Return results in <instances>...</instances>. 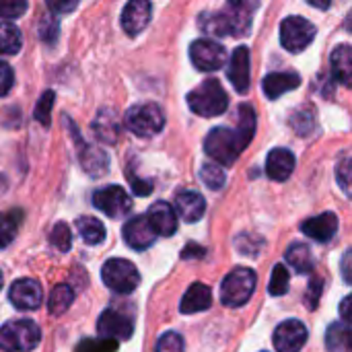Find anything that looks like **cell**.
<instances>
[{
  "mask_svg": "<svg viewBox=\"0 0 352 352\" xmlns=\"http://www.w3.org/2000/svg\"><path fill=\"white\" fill-rule=\"evenodd\" d=\"M175 208H177V214L186 223H196L204 217L206 202H204L202 194H198L194 190H184L175 196Z\"/></svg>",
  "mask_w": 352,
  "mask_h": 352,
  "instance_id": "obj_20",
  "label": "cell"
},
{
  "mask_svg": "<svg viewBox=\"0 0 352 352\" xmlns=\"http://www.w3.org/2000/svg\"><path fill=\"white\" fill-rule=\"evenodd\" d=\"M332 64V74L338 82H342L344 87H352V45L342 43L332 52L330 58Z\"/></svg>",
  "mask_w": 352,
  "mask_h": 352,
  "instance_id": "obj_25",
  "label": "cell"
},
{
  "mask_svg": "<svg viewBox=\"0 0 352 352\" xmlns=\"http://www.w3.org/2000/svg\"><path fill=\"white\" fill-rule=\"evenodd\" d=\"M50 243L58 250V252H68L70 245H72V233H70V227L66 223H56L52 235H50Z\"/></svg>",
  "mask_w": 352,
  "mask_h": 352,
  "instance_id": "obj_35",
  "label": "cell"
},
{
  "mask_svg": "<svg viewBox=\"0 0 352 352\" xmlns=\"http://www.w3.org/2000/svg\"><path fill=\"white\" fill-rule=\"evenodd\" d=\"M41 39L43 41H54L56 37H58V21L56 19H52V16H45L43 21H41Z\"/></svg>",
  "mask_w": 352,
  "mask_h": 352,
  "instance_id": "obj_42",
  "label": "cell"
},
{
  "mask_svg": "<svg viewBox=\"0 0 352 352\" xmlns=\"http://www.w3.org/2000/svg\"><path fill=\"white\" fill-rule=\"evenodd\" d=\"M153 6L146 0H132L122 10V29L128 35H138L151 21Z\"/></svg>",
  "mask_w": 352,
  "mask_h": 352,
  "instance_id": "obj_15",
  "label": "cell"
},
{
  "mask_svg": "<svg viewBox=\"0 0 352 352\" xmlns=\"http://www.w3.org/2000/svg\"><path fill=\"white\" fill-rule=\"evenodd\" d=\"M93 204L97 210L111 219H120L130 212L132 208V198L122 186H105L93 194Z\"/></svg>",
  "mask_w": 352,
  "mask_h": 352,
  "instance_id": "obj_10",
  "label": "cell"
},
{
  "mask_svg": "<svg viewBox=\"0 0 352 352\" xmlns=\"http://www.w3.org/2000/svg\"><path fill=\"white\" fill-rule=\"evenodd\" d=\"M72 303H74V291L68 285H56L50 293L47 309L54 318H58V316L66 314Z\"/></svg>",
  "mask_w": 352,
  "mask_h": 352,
  "instance_id": "obj_28",
  "label": "cell"
},
{
  "mask_svg": "<svg viewBox=\"0 0 352 352\" xmlns=\"http://www.w3.org/2000/svg\"><path fill=\"white\" fill-rule=\"evenodd\" d=\"M8 299L10 303L21 309V311H33L41 305L43 301V289L37 280L31 278H19L12 283L10 291H8Z\"/></svg>",
  "mask_w": 352,
  "mask_h": 352,
  "instance_id": "obj_12",
  "label": "cell"
},
{
  "mask_svg": "<svg viewBox=\"0 0 352 352\" xmlns=\"http://www.w3.org/2000/svg\"><path fill=\"white\" fill-rule=\"evenodd\" d=\"M118 351V342L113 340H105V338H85L82 342H78V346L74 352H116Z\"/></svg>",
  "mask_w": 352,
  "mask_h": 352,
  "instance_id": "obj_36",
  "label": "cell"
},
{
  "mask_svg": "<svg viewBox=\"0 0 352 352\" xmlns=\"http://www.w3.org/2000/svg\"><path fill=\"white\" fill-rule=\"evenodd\" d=\"M295 171V155L289 148H274L266 159V173L274 182H287Z\"/></svg>",
  "mask_w": 352,
  "mask_h": 352,
  "instance_id": "obj_19",
  "label": "cell"
},
{
  "mask_svg": "<svg viewBox=\"0 0 352 352\" xmlns=\"http://www.w3.org/2000/svg\"><path fill=\"white\" fill-rule=\"evenodd\" d=\"M287 262L295 268L299 274H307L314 270V254L305 243H293L287 250Z\"/></svg>",
  "mask_w": 352,
  "mask_h": 352,
  "instance_id": "obj_29",
  "label": "cell"
},
{
  "mask_svg": "<svg viewBox=\"0 0 352 352\" xmlns=\"http://www.w3.org/2000/svg\"><path fill=\"white\" fill-rule=\"evenodd\" d=\"M326 346L330 352H352V326L332 324L326 332Z\"/></svg>",
  "mask_w": 352,
  "mask_h": 352,
  "instance_id": "obj_26",
  "label": "cell"
},
{
  "mask_svg": "<svg viewBox=\"0 0 352 352\" xmlns=\"http://www.w3.org/2000/svg\"><path fill=\"white\" fill-rule=\"evenodd\" d=\"M227 76L233 82V87L237 89V93H248L250 89V50L245 45H239L233 56L231 62L227 66Z\"/></svg>",
  "mask_w": 352,
  "mask_h": 352,
  "instance_id": "obj_16",
  "label": "cell"
},
{
  "mask_svg": "<svg viewBox=\"0 0 352 352\" xmlns=\"http://www.w3.org/2000/svg\"><path fill=\"white\" fill-rule=\"evenodd\" d=\"M272 340L278 352H299L307 342V328L299 320H287L278 324Z\"/></svg>",
  "mask_w": 352,
  "mask_h": 352,
  "instance_id": "obj_11",
  "label": "cell"
},
{
  "mask_svg": "<svg viewBox=\"0 0 352 352\" xmlns=\"http://www.w3.org/2000/svg\"><path fill=\"white\" fill-rule=\"evenodd\" d=\"M128 130L140 138H146V136H155L157 132L163 130L165 126V116H163V109L157 105V103H138V105H132L128 111H126V118H124Z\"/></svg>",
  "mask_w": 352,
  "mask_h": 352,
  "instance_id": "obj_6",
  "label": "cell"
},
{
  "mask_svg": "<svg viewBox=\"0 0 352 352\" xmlns=\"http://www.w3.org/2000/svg\"><path fill=\"white\" fill-rule=\"evenodd\" d=\"M336 179H338V186L340 190L352 198V155L349 157H342L336 165Z\"/></svg>",
  "mask_w": 352,
  "mask_h": 352,
  "instance_id": "obj_34",
  "label": "cell"
},
{
  "mask_svg": "<svg viewBox=\"0 0 352 352\" xmlns=\"http://www.w3.org/2000/svg\"><path fill=\"white\" fill-rule=\"evenodd\" d=\"M23 45L21 31L10 23H0V56H14Z\"/></svg>",
  "mask_w": 352,
  "mask_h": 352,
  "instance_id": "obj_30",
  "label": "cell"
},
{
  "mask_svg": "<svg viewBox=\"0 0 352 352\" xmlns=\"http://www.w3.org/2000/svg\"><path fill=\"white\" fill-rule=\"evenodd\" d=\"M78 4L76 2H50V8L52 10H56V12H70V10H74Z\"/></svg>",
  "mask_w": 352,
  "mask_h": 352,
  "instance_id": "obj_47",
  "label": "cell"
},
{
  "mask_svg": "<svg viewBox=\"0 0 352 352\" xmlns=\"http://www.w3.org/2000/svg\"><path fill=\"white\" fill-rule=\"evenodd\" d=\"M190 60L198 70L212 72V70H219L225 66L227 50L212 39H196L190 45Z\"/></svg>",
  "mask_w": 352,
  "mask_h": 352,
  "instance_id": "obj_9",
  "label": "cell"
},
{
  "mask_svg": "<svg viewBox=\"0 0 352 352\" xmlns=\"http://www.w3.org/2000/svg\"><path fill=\"white\" fill-rule=\"evenodd\" d=\"M120 130H122V124H120V118L116 113V109H101L97 113V118L93 120V132L95 136L101 140V142H107V144H113L118 142L120 138Z\"/></svg>",
  "mask_w": 352,
  "mask_h": 352,
  "instance_id": "obj_21",
  "label": "cell"
},
{
  "mask_svg": "<svg viewBox=\"0 0 352 352\" xmlns=\"http://www.w3.org/2000/svg\"><path fill=\"white\" fill-rule=\"evenodd\" d=\"M157 352H184V338L177 332H167L159 338Z\"/></svg>",
  "mask_w": 352,
  "mask_h": 352,
  "instance_id": "obj_39",
  "label": "cell"
},
{
  "mask_svg": "<svg viewBox=\"0 0 352 352\" xmlns=\"http://www.w3.org/2000/svg\"><path fill=\"white\" fill-rule=\"evenodd\" d=\"M80 167L85 169L87 175L91 177H101L107 173L109 169V157L103 148H97V146H85L80 148Z\"/></svg>",
  "mask_w": 352,
  "mask_h": 352,
  "instance_id": "obj_24",
  "label": "cell"
},
{
  "mask_svg": "<svg viewBox=\"0 0 352 352\" xmlns=\"http://www.w3.org/2000/svg\"><path fill=\"white\" fill-rule=\"evenodd\" d=\"M210 305H212V291H210V287H206L202 283H194L186 291V295H184V299L179 303V311L190 316V314H200V311L208 309Z\"/></svg>",
  "mask_w": 352,
  "mask_h": 352,
  "instance_id": "obj_22",
  "label": "cell"
},
{
  "mask_svg": "<svg viewBox=\"0 0 352 352\" xmlns=\"http://www.w3.org/2000/svg\"><path fill=\"white\" fill-rule=\"evenodd\" d=\"M299 85H301V76L297 72H272L264 78L262 89H264V95L274 101L280 95L297 89Z\"/></svg>",
  "mask_w": 352,
  "mask_h": 352,
  "instance_id": "obj_23",
  "label": "cell"
},
{
  "mask_svg": "<svg viewBox=\"0 0 352 352\" xmlns=\"http://www.w3.org/2000/svg\"><path fill=\"white\" fill-rule=\"evenodd\" d=\"M188 105L194 113L202 118H217L227 111L229 97L217 78H208L188 93Z\"/></svg>",
  "mask_w": 352,
  "mask_h": 352,
  "instance_id": "obj_2",
  "label": "cell"
},
{
  "mask_svg": "<svg viewBox=\"0 0 352 352\" xmlns=\"http://www.w3.org/2000/svg\"><path fill=\"white\" fill-rule=\"evenodd\" d=\"M316 39V25L303 16H287L280 23V43L289 52H303Z\"/></svg>",
  "mask_w": 352,
  "mask_h": 352,
  "instance_id": "obj_8",
  "label": "cell"
},
{
  "mask_svg": "<svg viewBox=\"0 0 352 352\" xmlns=\"http://www.w3.org/2000/svg\"><path fill=\"white\" fill-rule=\"evenodd\" d=\"M256 291V272L252 268L239 266L231 270L221 285V301L227 307L245 305Z\"/></svg>",
  "mask_w": 352,
  "mask_h": 352,
  "instance_id": "obj_4",
  "label": "cell"
},
{
  "mask_svg": "<svg viewBox=\"0 0 352 352\" xmlns=\"http://www.w3.org/2000/svg\"><path fill=\"white\" fill-rule=\"evenodd\" d=\"M101 278L107 289H111L113 293H120V295H130L140 285V274H138L136 266L122 258L107 260L101 268Z\"/></svg>",
  "mask_w": 352,
  "mask_h": 352,
  "instance_id": "obj_7",
  "label": "cell"
},
{
  "mask_svg": "<svg viewBox=\"0 0 352 352\" xmlns=\"http://www.w3.org/2000/svg\"><path fill=\"white\" fill-rule=\"evenodd\" d=\"M289 291V272H287V266L285 264H276L274 270H272V278H270V285H268V293L272 297H280Z\"/></svg>",
  "mask_w": 352,
  "mask_h": 352,
  "instance_id": "obj_32",
  "label": "cell"
},
{
  "mask_svg": "<svg viewBox=\"0 0 352 352\" xmlns=\"http://www.w3.org/2000/svg\"><path fill=\"white\" fill-rule=\"evenodd\" d=\"M52 105H54V91H47L41 95V99L37 101L35 105V120L41 124V126H50V111H52Z\"/></svg>",
  "mask_w": 352,
  "mask_h": 352,
  "instance_id": "obj_37",
  "label": "cell"
},
{
  "mask_svg": "<svg viewBox=\"0 0 352 352\" xmlns=\"http://www.w3.org/2000/svg\"><path fill=\"white\" fill-rule=\"evenodd\" d=\"M97 330H99V336L105 338V340H113V342H120V340H128L134 332V324L128 316L120 314V311H113V309H105L97 322Z\"/></svg>",
  "mask_w": 352,
  "mask_h": 352,
  "instance_id": "obj_13",
  "label": "cell"
},
{
  "mask_svg": "<svg viewBox=\"0 0 352 352\" xmlns=\"http://www.w3.org/2000/svg\"><path fill=\"white\" fill-rule=\"evenodd\" d=\"M76 229H78V235L82 237V241L87 245H99L105 239V227L95 217H78Z\"/></svg>",
  "mask_w": 352,
  "mask_h": 352,
  "instance_id": "obj_27",
  "label": "cell"
},
{
  "mask_svg": "<svg viewBox=\"0 0 352 352\" xmlns=\"http://www.w3.org/2000/svg\"><path fill=\"white\" fill-rule=\"evenodd\" d=\"M12 85H14V72L6 62L0 60V97L8 95Z\"/></svg>",
  "mask_w": 352,
  "mask_h": 352,
  "instance_id": "obj_41",
  "label": "cell"
},
{
  "mask_svg": "<svg viewBox=\"0 0 352 352\" xmlns=\"http://www.w3.org/2000/svg\"><path fill=\"white\" fill-rule=\"evenodd\" d=\"M27 2L23 0H0V19H19L27 10Z\"/></svg>",
  "mask_w": 352,
  "mask_h": 352,
  "instance_id": "obj_40",
  "label": "cell"
},
{
  "mask_svg": "<svg viewBox=\"0 0 352 352\" xmlns=\"http://www.w3.org/2000/svg\"><path fill=\"white\" fill-rule=\"evenodd\" d=\"M340 316L344 318V322L352 324V295L342 299V303H340Z\"/></svg>",
  "mask_w": 352,
  "mask_h": 352,
  "instance_id": "obj_46",
  "label": "cell"
},
{
  "mask_svg": "<svg viewBox=\"0 0 352 352\" xmlns=\"http://www.w3.org/2000/svg\"><path fill=\"white\" fill-rule=\"evenodd\" d=\"M256 2H229L223 10L202 12L198 25L217 37L225 35H245L252 27V14L256 10Z\"/></svg>",
  "mask_w": 352,
  "mask_h": 352,
  "instance_id": "obj_1",
  "label": "cell"
},
{
  "mask_svg": "<svg viewBox=\"0 0 352 352\" xmlns=\"http://www.w3.org/2000/svg\"><path fill=\"white\" fill-rule=\"evenodd\" d=\"M320 295H322V278H311V283H309V289H307V295H305V299H307V305H309L311 309L318 305V301H320Z\"/></svg>",
  "mask_w": 352,
  "mask_h": 352,
  "instance_id": "obj_44",
  "label": "cell"
},
{
  "mask_svg": "<svg viewBox=\"0 0 352 352\" xmlns=\"http://www.w3.org/2000/svg\"><path fill=\"white\" fill-rule=\"evenodd\" d=\"M146 219H148V223L157 235L171 237L177 231V210L167 202H155L148 208Z\"/></svg>",
  "mask_w": 352,
  "mask_h": 352,
  "instance_id": "obj_17",
  "label": "cell"
},
{
  "mask_svg": "<svg viewBox=\"0 0 352 352\" xmlns=\"http://www.w3.org/2000/svg\"><path fill=\"white\" fill-rule=\"evenodd\" d=\"M128 177H130V184H132L134 194L146 196V194L153 192V182H151V179H140V177H136L134 173H130V171H128Z\"/></svg>",
  "mask_w": 352,
  "mask_h": 352,
  "instance_id": "obj_43",
  "label": "cell"
},
{
  "mask_svg": "<svg viewBox=\"0 0 352 352\" xmlns=\"http://www.w3.org/2000/svg\"><path fill=\"white\" fill-rule=\"evenodd\" d=\"M301 231L320 243H328L338 231V217L334 212H324L320 217H311L301 223Z\"/></svg>",
  "mask_w": 352,
  "mask_h": 352,
  "instance_id": "obj_18",
  "label": "cell"
},
{
  "mask_svg": "<svg viewBox=\"0 0 352 352\" xmlns=\"http://www.w3.org/2000/svg\"><path fill=\"white\" fill-rule=\"evenodd\" d=\"M200 177L210 190H221L225 186V171L217 163H206L200 171Z\"/></svg>",
  "mask_w": 352,
  "mask_h": 352,
  "instance_id": "obj_33",
  "label": "cell"
},
{
  "mask_svg": "<svg viewBox=\"0 0 352 352\" xmlns=\"http://www.w3.org/2000/svg\"><path fill=\"white\" fill-rule=\"evenodd\" d=\"M157 233L151 227L146 217H134L124 225V241L132 248V250H146L155 243Z\"/></svg>",
  "mask_w": 352,
  "mask_h": 352,
  "instance_id": "obj_14",
  "label": "cell"
},
{
  "mask_svg": "<svg viewBox=\"0 0 352 352\" xmlns=\"http://www.w3.org/2000/svg\"><path fill=\"white\" fill-rule=\"evenodd\" d=\"M16 235V223L10 214H0V250L8 248Z\"/></svg>",
  "mask_w": 352,
  "mask_h": 352,
  "instance_id": "obj_38",
  "label": "cell"
},
{
  "mask_svg": "<svg viewBox=\"0 0 352 352\" xmlns=\"http://www.w3.org/2000/svg\"><path fill=\"white\" fill-rule=\"evenodd\" d=\"M0 289H2V272H0Z\"/></svg>",
  "mask_w": 352,
  "mask_h": 352,
  "instance_id": "obj_48",
  "label": "cell"
},
{
  "mask_svg": "<svg viewBox=\"0 0 352 352\" xmlns=\"http://www.w3.org/2000/svg\"><path fill=\"white\" fill-rule=\"evenodd\" d=\"M340 272H342V278L352 285V250H349L344 256H342V262H340Z\"/></svg>",
  "mask_w": 352,
  "mask_h": 352,
  "instance_id": "obj_45",
  "label": "cell"
},
{
  "mask_svg": "<svg viewBox=\"0 0 352 352\" xmlns=\"http://www.w3.org/2000/svg\"><path fill=\"white\" fill-rule=\"evenodd\" d=\"M256 132V111L250 105H241L239 107V128H237V138L241 142V148H245L250 144V140L254 138Z\"/></svg>",
  "mask_w": 352,
  "mask_h": 352,
  "instance_id": "obj_31",
  "label": "cell"
},
{
  "mask_svg": "<svg viewBox=\"0 0 352 352\" xmlns=\"http://www.w3.org/2000/svg\"><path fill=\"white\" fill-rule=\"evenodd\" d=\"M241 142L237 138V132L229 128H212L208 136L204 138V153L223 167H229L237 161L241 153Z\"/></svg>",
  "mask_w": 352,
  "mask_h": 352,
  "instance_id": "obj_5",
  "label": "cell"
},
{
  "mask_svg": "<svg viewBox=\"0 0 352 352\" xmlns=\"http://www.w3.org/2000/svg\"><path fill=\"white\" fill-rule=\"evenodd\" d=\"M41 340V330L31 320L6 322L0 328V351L2 352H29Z\"/></svg>",
  "mask_w": 352,
  "mask_h": 352,
  "instance_id": "obj_3",
  "label": "cell"
}]
</instances>
